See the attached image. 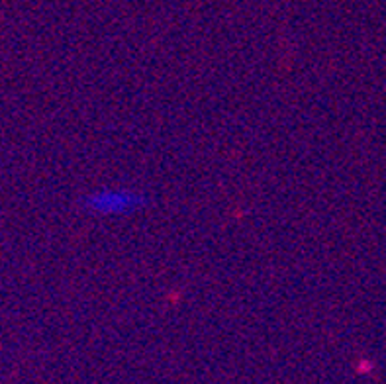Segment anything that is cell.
<instances>
[{
    "label": "cell",
    "instance_id": "6da1fadb",
    "mask_svg": "<svg viewBox=\"0 0 386 384\" xmlns=\"http://www.w3.org/2000/svg\"><path fill=\"white\" fill-rule=\"evenodd\" d=\"M145 204L147 196L144 192L130 186H102L81 198V208L85 212L102 218L130 216L144 210Z\"/></svg>",
    "mask_w": 386,
    "mask_h": 384
}]
</instances>
